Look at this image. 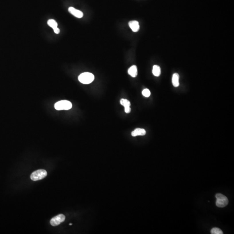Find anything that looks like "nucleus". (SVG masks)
<instances>
[{"instance_id":"7","label":"nucleus","mask_w":234,"mask_h":234,"mask_svg":"<svg viewBox=\"0 0 234 234\" xmlns=\"http://www.w3.org/2000/svg\"><path fill=\"white\" fill-rule=\"evenodd\" d=\"M120 103L122 106L124 107V111L126 113H129L131 112L130 108V103L128 100L122 99L120 100Z\"/></svg>"},{"instance_id":"14","label":"nucleus","mask_w":234,"mask_h":234,"mask_svg":"<svg viewBox=\"0 0 234 234\" xmlns=\"http://www.w3.org/2000/svg\"><path fill=\"white\" fill-rule=\"evenodd\" d=\"M212 234H223V231L221 229L218 228H213L211 230Z\"/></svg>"},{"instance_id":"16","label":"nucleus","mask_w":234,"mask_h":234,"mask_svg":"<svg viewBox=\"0 0 234 234\" xmlns=\"http://www.w3.org/2000/svg\"><path fill=\"white\" fill-rule=\"evenodd\" d=\"M53 30H54V32H55V33H56V34H58L60 33V30L58 28L54 29Z\"/></svg>"},{"instance_id":"11","label":"nucleus","mask_w":234,"mask_h":234,"mask_svg":"<svg viewBox=\"0 0 234 234\" xmlns=\"http://www.w3.org/2000/svg\"><path fill=\"white\" fill-rule=\"evenodd\" d=\"M172 84L174 87L179 86V75L178 74L174 73L172 77Z\"/></svg>"},{"instance_id":"8","label":"nucleus","mask_w":234,"mask_h":234,"mask_svg":"<svg viewBox=\"0 0 234 234\" xmlns=\"http://www.w3.org/2000/svg\"><path fill=\"white\" fill-rule=\"evenodd\" d=\"M129 26L130 28L134 32H138L140 29L139 24V22L136 21H130L129 22Z\"/></svg>"},{"instance_id":"15","label":"nucleus","mask_w":234,"mask_h":234,"mask_svg":"<svg viewBox=\"0 0 234 234\" xmlns=\"http://www.w3.org/2000/svg\"><path fill=\"white\" fill-rule=\"evenodd\" d=\"M142 95L146 97H149L151 95V92L148 89H146L143 90L142 92Z\"/></svg>"},{"instance_id":"10","label":"nucleus","mask_w":234,"mask_h":234,"mask_svg":"<svg viewBox=\"0 0 234 234\" xmlns=\"http://www.w3.org/2000/svg\"><path fill=\"white\" fill-rule=\"evenodd\" d=\"M128 73L129 74L132 76V77H136L138 75V69H137V67L135 65L132 66V67H130L128 70Z\"/></svg>"},{"instance_id":"3","label":"nucleus","mask_w":234,"mask_h":234,"mask_svg":"<svg viewBox=\"0 0 234 234\" xmlns=\"http://www.w3.org/2000/svg\"><path fill=\"white\" fill-rule=\"evenodd\" d=\"M216 197L217 198L216 205L218 207H225L229 203L228 198L223 194L217 193L216 194Z\"/></svg>"},{"instance_id":"17","label":"nucleus","mask_w":234,"mask_h":234,"mask_svg":"<svg viewBox=\"0 0 234 234\" xmlns=\"http://www.w3.org/2000/svg\"><path fill=\"white\" fill-rule=\"evenodd\" d=\"M69 225H72V223L69 224Z\"/></svg>"},{"instance_id":"1","label":"nucleus","mask_w":234,"mask_h":234,"mask_svg":"<svg viewBox=\"0 0 234 234\" xmlns=\"http://www.w3.org/2000/svg\"><path fill=\"white\" fill-rule=\"evenodd\" d=\"M95 77L91 73H84L80 74L78 77L79 82L84 84H89L94 81Z\"/></svg>"},{"instance_id":"4","label":"nucleus","mask_w":234,"mask_h":234,"mask_svg":"<svg viewBox=\"0 0 234 234\" xmlns=\"http://www.w3.org/2000/svg\"><path fill=\"white\" fill-rule=\"evenodd\" d=\"M72 108V104L67 100H62L55 104V108L57 110H68Z\"/></svg>"},{"instance_id":"6","label":"nucleus","mask_w":234,"mask_h":234,"mask_svg":"<svg viewBox=\"0 0 234 234\" xmlns=\"http://www.w3.org/2000/svg\"><path fill=\"white\" fill-rule=\"evenodd\" d=\"M69 11L72 15L76 17L81 18L83 17V13L81 11L77 10L73 7H70L68 9Z\"/></svg>"},{"instance_id":"5","label":"nucleus","mask_w":234,"mask_h":234,"mask_svg":"<svg viewBox=\"0 0 234 234\" xmlns=\"http://www.w3.org/2000/svg\"><path fill=\"white\" fill-rule=\"evenodd\" d=\"M66 217L63 214H59L52 218L50 221V224L52 226H56L59 225L60 224L65 221Z\"/></svg>"},{"instance_id":"9","label":"nucleus","mask_w":234,"mask_h":234,"mask_svg":"<svg viewBox=\"0 0 234 234\" xmlns=\"http://www.w3.org/2000/svg\"><path fill=\"white\" fill-rule=\"evenodd\" d=\"M146 134V131L144 129L136 128L132 131L131 135L132 136H144Z\"/></svg>"},{"instance_id":"13","label":"nucleus","mask_w":234,"mask_h":234,"mask_svg":"<svg viewBox=\"0 0 234 234\" xmlns=\"http://www.w3.org/2000/svg\"><path fill=\"white\" fill-rule=\"evenodd\" d=\"M48 25L51 28H52L53 30L56 28H57L58 24L56 21L53 19H50L48 20L47 22Z\"/></svg>"},{"instance_id":"2","label":"nucleus","mask_w":234,"mask_h":234,"mask_svg":"<svg viewBox=\"0 0 234 234\" xmlns=\"http://www.w3.org/2000/svg\"><path fill=\"white\" fill-rule=\"evenodd\" d=\"M47 175V172L44 169H38L32 173L30 178L33 181H37L44 178Z\"/></svg>"},{"instance_id":"12","label":"nucleus","mask_w":234,"mask_h":234,"mask_svg":"<svg viewBox=\"0 0 234 234\" xmlns=\"http://www.w3.org/2000/svg\"><path fill=\"white\" fill-rule=\"evenodd\" d=\"M152 73L153 75L155 76H159L161 75V68L157 65H154L153 68Z\"/></svg>"}]
</instances>
